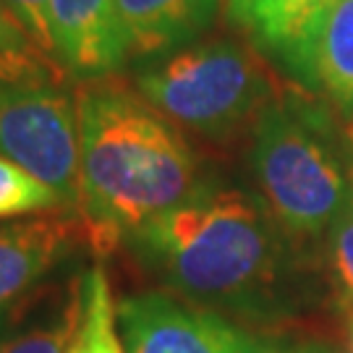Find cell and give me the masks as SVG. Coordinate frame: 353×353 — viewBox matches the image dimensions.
I'll list each match as a JSON object with an SVG mask.
<instances>
[{
  "label": "cell",
  "instance_id": "2",
  "mask_svg": "<svg viewBox=\"0 0 353 353\" xmlns=\"http://www.w3.org/2000/svg\"><path fill=\"white\" fill-rule=\"evenodd\" d=\"M81 233L108 256L141 225L189 199L196 160L173 123L123 87L102 84L79 97Z\"/></svg>",
  "mask_w": 353,
  "mask_h": 353
},
{
  "label": "cell",
  "instance_id": "4",
  "mask_svg": "<svg viewBox=\"0 0 353 353\" xmlns=\"http://www.w3.org/2000/svg\"><path fill=\"white\" fill-rule=\"evenodd\" d=\"M137 89L178 126L225 137L270 105V76L252 50L212 39L165 55L137 76Z\"/></svg>",
  "mask_w": 353,
  "mask_h": 353
},
{
  "label": "cell",
  "instance_id": "9",
  "mask_svg": "<svg viewBox=\"0 0 353 353\" xmlns=\"http://www.w3.org/2000/svg\"><path fill=\"white\" fill-rule=\"evenodd\" d=\"M76 239L68 210L0 228V312L50 278Z\"/></svg>",
  "mask_w": 353,
  "mask_h": 353
},
{
  "label": "cell",
  "instance_id": "3",
  "mask_svg": "<svg viewBox=\"0 0 353 353\" xmlns=\"http://www.w3.org/2000/svg\"><path fill=\"white\" fill-rule=\"evenodd\" d=\"M254 173L270 212L285 233L312 239L341 223L353 204L332 123L319 108L296 100L270 102L256 115Z\"/></svg>",
  "mask_w": 353,
  "mask_h": 353
},
{
  "label": "cell",
  "instance_id": "10",
  "mask_svg": "<svg viewBox=\"0 0 353 353\" xmlns=\"http://www.w3.org/2000/svg\"><path fill=\"white\" fill-rule=\"evenodd\" d=\"M128 58L170 55L207 32L220 0H115Z\"/></svg>",
  "mask_w": 353,
  "mask_h": 353
},
{
  "label": "cell",
  "instance_id": "5",
  "mask_svg": "<svg viewBox=\"0 0 353 353\" xmlns=\"http://www.w3.org/2000/svg\"><path fill=\"white\" fill-rule=\"evenodd\" d=\"M0 154L50 186L68 212H79L81 126L61 84L0 87Z\"/></svg>",
  "mask_w": 353,
  "mask_h": 353
},
{
  "label": "cell",
  "instance_id": "14",
  "mask_svg": "<svg viewBox=\"0 0 353 353\" xmlns=\"http://www.w3.org/2000/svg\"><path fill=\"white\" fill-rule=\"evenodd\" d=\"M65 353H126L118 330V303L100 265L84 272V314Z\"/></svg>",
  "mask_w": 353,
  "mask_h": 353
},
{
  "label": "cell",
  "instance_id": "13",
  "mask_svg": "<svg viewBox=\"0 0 353 353\" xmlns=\"http://www.w3.org/2000/svg\"><path fill=\"white\" fill-rule=\"evenodd\" d=\"M65 76L68 71L39 50L0 0V87L63 84Z\"/></svg>",
  "mask_w": 353,
  "mask_h": 353
},
{
  "label": "cell",
  "instance_id": "18",
  "mask_svg": "<svg viewBox=\"0 0 353 353\" xmlns=\"http://www.w3.org/2000/svg\"><path fill=\"white\" fill-rule=\"evenodd\" d=\"M256 353H343L335 345L322 341H283V338H262Z\"/></svg>",
  "mask_w": 353,
  "mask_h": 353
},
{
  "label": "cell",
  "instance_id": "7",
  "mask_svg": "<svg viewBox=\"0 0 353 353\" xmlns=\"http://www.w3.org/2000/svg\"><path fill=\"white\" fill-rule=\"evenodd\" d=\"M81 314L84 275H50L0 312V353H65Z\"/></svg>",
  "mask_w": 353,
  "mask_h": 353
},
{
  "label": "cell",
  "instance_id": "8",
  "mask_svg": "<svg viewBox=\"0 0 353 353\" xmlns=\"http://www.w3.org/2000/svg\"><path fill=\"white\" fill-rule=\"evenodd\" d=\"M55 55L76 79L113 74L128 58L115 0H50Z\"/></svg>",
  "mask_w": 353,
  "mask_h": 353
},
{
  "label": "cell",
  "instance_id": "16",
  "mask_svg": "<svg viewBox=\"0 0 353 353\" xmlns=\"http://www.w3.org/2000/svg\"><path fill=\"white\" fill-rule=\"evenodd\" d=\"M330 267H332L338 301L343 303L345 312H353V204L341 217V223L332 228Z\"/></svg>",
  "mask_w": 353,
  "mask_h": 353
},
{
  "label": "cell",
  "instance_id": "1",
  "mask_svg": "<svg viewBox=\"0 0 353 353\" xmlns=\"http://www.w3.org/2000/svg\"><path fill=\"white\" fill-rule=\"evenodd\" d=\"M267 202L239 189L196 186L141 225L131 246L186 301L220 314L267 319L285 309L290 254Z\"/></svg>",
  "mask_w": 353,
  "mask_h": 353
},
{
  "label": "cell",
  "instance_id": "12",
  "mask_svg": "<svg viewBox=\"0 0 353 353\" xmlns=\"http://www.w3.org/2000/svg\"><path fill=\"white\" fill-rule=\"evenodd\" d=\"M296 74L353 108V0H338L325 13Z\"/></svg>",
  "mask_w": 353,
  "mask_h": 353
},
{
  "label": "cell",
  "instance_id": "6",
  "mask_svg": "<svg viewBox=\"0 0 353 353\" xmlns=\"http://www.w3.org/2000/svg\"><path fill=\"white\" fill-rule=\"evenodd\" d=\"M126 353H256L259 341L220 312L150 290L118 303Z\"/></svg>",
  "mask_w": 353,
  "mask_h": 353
},
{
  "label": "cell",
  "instance_id": "15",
  "mask_svg": "<svg viewBox=\"0 0 353 353\" xmlns=\"http://www.w3.org/2000/svg\"><path fill=\"white\" fill-rule=\"evenodd\" d=\"M52 210H65L58 194L0 154V220Z\"/></svg>",
  "mask_w": 353,
  "mask_h": 353
},
{
  "label": "cell",
  "instance_id": "11",
  "mask_svg": "<svg viewBox=\"0 0 353 353\" xmlns=\"http://www.w3.org/2000/svg\"><path fill=\"white\" fill-rule=\"evenodd\" d=\"M228 13L270 55L299 68L325 13L338 0H225Z\"/></svg>",
  "mask_w": 353,
  "mask_h": 353
},
{
  "label": "cell",
  "instance_id": "17",
  "mask_svg": "<svg viewBox=\"0 0 353 353\" xmlns=\"http://www.w3.org/2000/svg\"><path fill=\"white\" fill-rule=\"evenodd\" d=\"M3 3L19 19V24L24 26V32L32 37V42L37 45L39 50L45 52L48 58H52L55 63H61L58 55H55V42H52L50 32V11H48L50 0H3Z\"/></svg>",
  "mask_w": 353,
  "mask_h": 353
}]
</instances>
